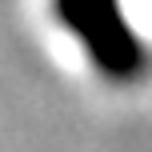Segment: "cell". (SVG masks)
<instances>
[{
    "label": "cell",
    "mask_w": 152,
    "mask_h": 152,
    "mask_svg": "<svg viewBox=\"0 0 152 152\" xmlns=\"http://www.w3.org/2000/svg\"><path fill=\"white\" fill-rule=\"evenodd\" d=\"M60 12L68 20L72 32H80L88 52L96 56V64L112 76H128L136 68L140 52L132 44L128 28L120 24V12H116L112 0H60Z\"/></svg>",
    "instance_id": "cell-1"
}]
</instances>
